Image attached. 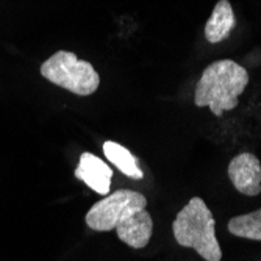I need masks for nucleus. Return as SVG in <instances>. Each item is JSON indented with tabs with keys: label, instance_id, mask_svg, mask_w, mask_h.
I'll list each match as a JSON object with an SVG mask.
<instances>
[{
	"label": "nucleus",
	"instance_id": "obj_1",
	"mask_svg": "<svg viewBox=\"0 0 261 261\" xmlns=\"http://www.w3.org/2000/svg\"><path fill=\"white\" fill-rule=\"evenodd\" d=\"M147 199L132 189H117L94 203L86 213V224L91 230H116L119 240L133 247H146L152 238L153 219L146 210Z\"/></svg>",
	"mask_w": 261,
	"mask_h": 261
},
{
	"label": "nucleus",
	"instance_id": "obj_2",
	"mask_svg": "<svg viewBox=\"0 0 261 261\" xmlns=\"http://www.w3.org/2000/svg\"><path fill=\"white\" fill-rule=\"evenodd\" d=\"M247 69L233 60H218L211 63L196 85V107H208L221 117L225 111L238 107L240 96L249 85Z\"/></svg>",
	"mask_w": 261,
	"mask_h": 261
},
{
	"label": "nucleus",
	"instance_id": "obj_3",
	"mask_svg": "<svg viewBox=\"0 0 261 261\" xmlns=\"http://www.w3.org/2000/svg\"><path fill=\"white\" fill-rule=\"evenodd\" d=\"M216 221L200 197H193L174 219L172 231L181 247L194 249L205 261H221L222 250L216 238Z\"/></svg>",
	"mask_w": 261,
	"mask_h": 261
},
{
	"label": "nucleus",
	"instance_id": "obj_4",
	"mask_svg": "<svg viewBox=\"0 0 261 261\" xmlns=\"http://www.w3.org/2000/svg\"><path fill=\"white\" fill-rule=\"evenodd\" d=\"M41 75L75 96H91L100 85L94 66L67 50H60L45 60L41 66Z\"/></svg>",
	"mask_w": 261,
	"mask_h": 261
},
{
	"label": "nucleus",
	"instance_id": "obj_5",
	"mask_svg": "<svg viewBox=\"0 0 261 261\" xmlns=\"http://www.w3.org/2000/svg\"><path fill=\"white\" fill-rule=\"evenodd\" d=\"M227 174L238 193L244 196H258L261 193V163L253 153L236 155L228 164Z\"/></svg>",
	"mask_w": 261,
	"mask_h": 261
},
{
	"label": "nucleus",
	"instance_id": "obj_6",
	"mask_svg": "<svg viewBox=\"0 0 261 261\" xmlns=\"http://www.w3.org/2000/svg\"><path fill=\"white\" fill-rule=\"evenodd\" d=\"M74 174L79 180L85 181L92 191H96L97 194H103V196L110 194L113 169L99 156L92 155L89 152L82 153L79 166Z\"/></svg>",
	"mask_w": 261,
	"mask_h": 261
},
{
	"label": "nucleus",
	"instance_id": "obj_7",
	"mask_svg": "<svg viewBox=\"0 0 261 261\" xmlns=\"http://www.w3.org/2000/svg\"><path fill=\"white\" fill-rule=\"evenodd\" d=\"M236 27V19L233 7L228 0H219L213 10L205 25V38L210 44H219L225 41L233 29Z\"/></svg>",
	"mask_w": 261,
	"mask_h": 261
},
{
	"label": "nucleus",
	"instance_id": "obj_8",
	"mask_svg": "<svg viewBox=\"0 0 261 261\" xmlns=\"http://www.w3.org/2000/svg\"><path fill=\"white\" fill-rule=\"evenodd\" d=\"M103 153L124 175L133 180H141L144 177V174H142L138 166L136 156L127 147L117 144L114 141H107L103 144Z\"/></svg>",
	"mask_w": 261,
	"mask_h": 261
},
{
	"label": "nucleus",
	"instance_id": "obj_9",
	"mask_svg": "<svg viewBox=\"0 0 261 261\" xmlns=\"http://www.w3.org/2000/svg\"><path fill=\"white\" fill-rule=\"evenodd\" d=\"M228 231L238 238L261 241V208L247 215L231 218L228 222Z\"/></svg>",
	"mask_w": 261,
	"mask_h": 261
}]
</instances>
